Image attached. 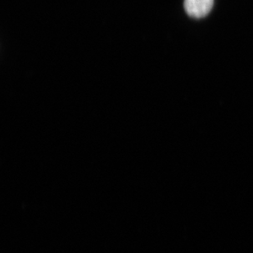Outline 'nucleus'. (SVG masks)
I'll use <instances>...</instances> for the list:
<instances>
[{
  "mask_svg": "<svg viewBox=\"0 0 253 253\" xmlns=\"http://www.w3.org/2000/svg\"><path fill=\"white\" fill-rule=\"evenodd\" d=\"M214 0H184V7L187 14L194 18H202L209 14Z\"/></svg>",
  "mask_w": 253,
  "mask_h": 253,
  "instance_id": "obj_1",
  "label": "nucleus"
}]
</instances>
